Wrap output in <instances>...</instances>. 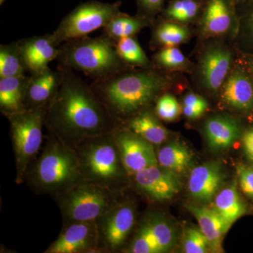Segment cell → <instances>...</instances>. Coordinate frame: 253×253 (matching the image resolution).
<instances>
[{
    "label": "cell",
    "instance_id": "obj_28",
    "mask_svg": "<svg viewBox=\"0 0 253 253\" xmlns=\"http://www.w3.org/2000/svg\"><path fill=\"white\" fill-rule=\"evenodd\" d=\"M154 37L158 44L171 47L179 45L187 41L189 31L185 26L168 20L158 25L155 29Z\"/></svg>",
    "mask_w": 253,
    "mask_h": 253
},
{
    "label": "cell",
    "instance_id": "obj_35",
    "mask_svg": "<svg viewBox=\"0 0 253 253\" xmlns=\"http://www.w3.org/2000/svg\"><path fill=\"white\" fill-rule=\"evenodd\" d=\"M238 181L243 194L253 201V166L239 163L236 166Z\"/></svg>",
    "mask_w": 253,
    "mask_h": 253
},
{
    "label": "cell",
    "instance_id": "obj_39",
    "mask_svg": "<svg viewBox=\"0 0 253 253\" xmlns=\"http://www.w3.org/2000/svg\"><path fill=\"white\" fill-rule=\"evenodd\" d=\"M250 20H251V27H252V31L253 33V10L251 12V16H250Z\"/></svg>",
    "mask_w": 253,
    "mask_h": 253
},
{
    "label": "cell",
    "instance_id": "obj_30",
    "mask_svg": "<svg viewBox=\"0 0 253 253\" xmlns=\"http://www.w3.org/2000/svg\"><path fill=\"white\" fill-rule=\"evenodd\" d=\"M116 43L118 54L125 63L146 69L150 67L151 62L134 37L122 38Z\"/></svg>",
    "mask_w": 253,
    "mask_h": 253
},
{
    "label": "cell",
    "instance_id": "obj_9",
    "mask_svg": "<svg viewBox=\"0 0 253 253\" xmlns=\"http://www.w3.org/2000/svg\"><path fill=\"white\" fill-rule=\"evenodd\" d=\"M129 244L123 252L129 253H163L172 249L176 232L167 217L156 212L143 216Z\"/></svg>",
    "mask_w": 253,
    "mask_h": 253
},
{
    "label": "cell",
    "instance_id": "obj_11",
    "mask_svg": "<svg viewBox=\"0 0 253 253\" xmlns=\"http://www.w3.org/2000/svg\"><path fill=\"white\" fill-rule=\"evenodd\" d=\"M113 135L129 176L145 168L158 165L154 145L129 128L120 126L113 131Z\"/></svg>",
    "mask_w": 253,
    "mask_h": 253
},
{
    "label": "cell",
    "instance_id": "obj_16",
    "mask_svg": "<svg viewBox=\"0 0 253 253\" xmlns=\"http://www.w3.org/2000/svg\"><path fill=\"white\" fill-rule=\"evenodd\" d=\"M26 69L36 74L49 68L53 60L58 59L60 47L51 41L49 35L35 36L17 42Z\"/></svg>",
    "mask_w": 253,
    "mask_h": 253
},
{
    "label": "cell",
    "instance_id": "obj_12",
    "mask_svg": "<svg viewBox=\"0 0 253 253\" xmlns=\"http://www.w3.org/2000/svg\"><path fill=\"white\" fill-rule=\"evenodd\" d=\"M129 181L141 194L156 202L172 199L181 189L178 174L159 165L141 169L129 176Z\"/></svg>",
    "mask_w": 253,
    "mask_h": 253
},
{
    "label": "cell",
    "instance_id": "obj_18",
    "mask_svg": "<svg viewBox=\"0 0 253 253\" xmlns=\"http://www.w3.org/2000/svg\"><path fill=\"white\" fill-rule=\"evenodd\" d=\"M223 101L243 113L253 111V84L244 70L237 67L229 73L222 88Z\"/></svg>",
    "mask_w": 253,
    "mask_h": 253
},
{
    "label": "cell",
    "instance_id": "obj_1",
    "mask_svg": "<svg viewBox=\"0 0 253 253\" xmlns=\"http://www.w3.org/2000/svg\"><path fill=\"white\" fill-rule=\"evenodd\" d=\"M59 71V87L46 108L45 126L50 134L75 149L120 126L91 85L70 68L60 66Z\"/></svg>",
    "mask_w": 253,
    "mask_h": 253
},
{
    "label": "cell",
    "instance_id": "obj_10",
    "mask_svg": "<svg viewBox=\"0 0 253 253\" xmlns=\"http://www.w3.org/2000/svg\"><path fill=\"white\" fill-rule=\"evenodd\" d=\"M136 222L134 205L131 201L119 200L96 221L101 252L123 251Z\"/></svg>",
    "mask_w": 253,
    "mask_h": 253
},
{
    "label": "cell",
    "instance_id": "obj_40",
    "mask_svg": "<svg viewBox=\"0 0 253 253\" xmlns=\"http://www.w3.org/2000/svg\"><path fill=\"white\" fill-rule=\"evenodd\" d=\"M247 158L248 159H249L250 163H251V164H252L253 166V156H247Z\"/></svg>",
    "mask_w": 253,
    "mask_h": 253
},
{
    "label": "cell",
    "instance_id": "obj_33",
    "mask_svg": "<svg viewBox=\"0 0 253 253\" xmlns=\"http://www.w3.org/2000/svg\"><path fill=\"white\" fill-rule=\"evenodd\" d=\"M158 64L168 68H182L187 64V61L180 50L175 46L166 47L156 56Z\"/></svg>",
    "mask_w": 253,
    "mask_h": 253
},
{
    "label": "cell",
    "instance_id": "obj_34",
    "mask_svg": "<svg viewBox=\"0 0 253 253\" xmlns=\"http://www.w3.org/2000/svg\"><path fill=\"white\" fill-rule=\"evenodd\" d=\"M207 101L199 94L190 93L183 101L182 111L184 116L191 120L197 119L207 111Z\"/></svg>",
    "mask_w": 253,
    "mask_h": 253
},
{
    "label": "cell",
    "instance_id": "obj_26",
    "mask_svg": "<svg viewBox=\"0 0 253 253\" xmlns=\"http://www.w3.org/2000/svg\"><path fill=\"white\" fill-rule=\"evenodd\" d=\"M149 23V18L143 16H130L118 13L104 26L105 36L117 42L125 38L134 37Z\"/></svg>",
    "mask_w": 253,
    "mask_h": 253
},
{
    "label": "cell",
    "instance_id": "obj_29",
    "mask_svg": "<svg viewBox=\"0 0 253 253\" xmlns=\"http://www.w3.org/2000/svg\"><path fill=\"white\" fill-rule=\"evenodd\" d=\"M203 6L202 1L199 0H172L165 9L164 14L169 21L189 22L199 16Z\"/></svg>",
    "mask_w": 253,
    "mask_h": 253
},
{
    "label": "cell",
    "instance_id": "obj_22",
    "mask_svg": "<svg viewBox=\"0 0 253 253\" xmlns=\"http://www.w3.org/2000/svg\"><path fill=\"white\" fill-rule=\"evenodd\" d=\"M158 118L149 109L144 110L129 120L126 126L154 146H158L167 140L169 134Z\"/></svg>",
    "mask_w": 253,
    "mask_h": 253
},
{
    "label": "cell",
    "instance_id": "obj_7",
    "mask_svg": "<svg viewBox=\"0 0 253 253\" xmlns=\"http://www.w3.org/2000/svg\"><path fill=\"white\" fill-rule=\"evenodd\" d=\"M46 108L26 109L8 117L16 166V183L24 182L28 166L41 152Z\"/></svg>",
    "mask_w": 253,
    "mask_h": 253
},
{
    "label": "cell",
    "instance_id": "obj_23",
    "mask_svg": "<svg viewBox=\"0 0 253 253\" xmlns=\"http://www.w3.org/2000/svg\"><path fill=\"white\" fill-rule=\"evenodd\" d=\"M28 77L0 78V110L6 117L25 109L24 97Z\"/></svg>",
    "mask_w": 253,
    "mask_h": 253
},
{
    "label": "cell",
    "instance_id": "obj_25",
    "mask_svg": "<svg viewBox=\"0 0 253 253\" xmlns=\"http://www.w3.org/2000/svg\"><path fill=\"white\" fill-rule=\"evenodd\" d=\"M157 158L160 166L179 174L186 172L191 167L194 154L185 144L175 141L158 150Z\"/></svg>",
    "mask_w": 253,
    "mask_h": 253
},
{
    "label": "cell",
    "instance_id": "obj_27",
    "mask_svg": "<svg viewBox=\"0 0 253 253\" xmlns=\"http://www.w3.org/2000/svg\"><path fill=\"white\" fill-rule=\"evenodd\" d=\"M27 71L17 42L0 46V78L24 77Z\"/></svg>",
    "mask_w": 253,
    "mask_h": 253
},
{
    "label": "cell",
    "instance_id": "obj_2",
    "mask_svg": "<svg viewBox=\"0 0 253 253\" xmlns=\"http://www.w3.org/2000/svg\"><path fill=\"white\" fill-rule=\"evenodd\" d=\"M113 119L121 126L159 98L169 80L150 71H120L90 84Z\"/></svg>",
    "mask_w": 253,
    "mask_h": 253
},
{
    "label": "cell",
    "instance_id": "obj_6",
    "mask_svg": "<svg viewBox=\"0 0 253 253\" xmlns=\"http://www.w3.org/2000/svg\"><path fill=\"white\" fill-rule=\"evenodd\" d=\"M121 193L83 181L55 196L63 224L97 221L119 201Z\"/></svg>",
    "mask_w": 253,
    "mask_h": 253
},
{
    "label": "cell",
    "instance_id": "obj_20",
    "mask_svg": "<svg viewBox=\"0 0 253 253\" xmlns=\"http://www.w3.org/2000/svg\"><path fill=\"white\" fill-rule=\"evenodd\" d=\"M188 210L199 222L200 229L208 239L212 253L224 252L223 238L231 226L214 208L190 205L188 206Z\"/></svg>",
    "mask_w": 253,
    "mask_h": 253
},
{
    "label": "cell",
    "instance_id": "obj_5",
    "mask_svg": "<svg viewBox=\"0 0 253 253\" xmlns=\"http://www.w3.org/2000/svg\"><path fill=\"white\" fill-rule=\"evenodd\" d=\"M58 59L61 66L84 73L94 81L123 71L126 63L118 54L116 42L105 35L66 42L60 47Z\"/></svg>",
    "mask_w": 253,
    "mask_h": 253
},
{
    "label": "cell",
    "instance_id": "obj_19",
    "mask_svg": "<svg viewBox=\"0 0 253 253\" xmlns=\"http://www.w3.org/2000/svg\"><path fill=\"white\" fill-rule=\"evenodd\" d=\"M204 134L210 149L219 152L229 149L239 139L241 126L235 118L215 116L205 123Z\"/></svg>",
    "mask_w": 253,
    "mask_h": 253
},
{
    "label": "cell",
    "instance_id": "obj_17",
    "mask_svg": "<svg viewBox=\"0 0 253 253\" xmlns=\"http://www.w3.org/2000/svg\"><path fill=\"white\" fill-rule=\"evenodd\" d=\"M61 81L60 71L46 68L28 77L25 91V109L47 107L54 97Z\"/></svg>",
    "mask_w": 253,
    "mask_h": 253
},
{
    "label": "cell",
    "instance_id": "obj_37",
    "mask_svg": "<svg viewBox=\"0 0 253 253\" xmlns=\"http://www.w3.org/2000/svg\"><path fill=\"white\" fill-rule=\"evenodd\" d=\"M242 142L246 156H253V129L245 133L242 137Z\"/></svg>",
    "mask_w": 253,
    "mask_h": 253
},
{
    "label": "cell",
    "instance_id": "obj_21",
    "mask_svg": "<svg viewBox=\"0 0 253 253\" xmlns=\"http://www.w3.org/2000/svg\"><path fill=\"white\" fill-rule=\"evenodd\" d=\"M234 0H208L202 16L203 31L209 36H221L233 22Z\"/></svg>",
    "mask_w": 253,
    "mask_h": 253
},
{
    "label": "cell",
    "instance_id": "obj_14",
    "mask_svg": "<svg viewBox=\"0 0 253 253\" xmlns=\"http://www.w3.org/2000/svg\"><path fill=\"white\" fill-rule=\"evenodd\" d=\"M232 63L229 48L222 44L208 46L199 63V78L205 89L212 93L221 90L228 77Z\"/></svg>",
    "mask_w": 253,
    "mask_h": 253
},
{
    "label": "cell",
    "instance_id": "obj_38",
    "mask_svg": "<svg viewBox=\"0 0 253 253\" xmlns=\"http://www.w3.org/2000/svg\"><path fill=\"white\" fill-rule=\"evenodd\" d=\"M249 66L250 69H251V73H252L253 76V59L250 60Z\"/></svg>",
    "mask_w": 253,
    "mask_h": 253
},
{
    "label": "cell",
    "instance_id": "obj_36",
    "mask_svg": "<svg viewBox=\"0 0 253 253\" xmlns=\"http://www.w3.org/2000/svg\"><path fill=\"white\" fill-rule=\"evenodd\" d=\"M139 9V16L150 18L163 9L165 0H136Z\"/></svg>",
    "mask_w": 253,
    "mask_h": 253
},
{
    "label": "cell",
    "instance_id": "obj_24",
    "mask_svg": "<svg viewBox=\"0 0 253 253\" xmlns=\"http://www.w3.org/2000/svg\"><path fill=\"white\" fill-rule=\"evenodd\" d=\"M213 208L230 226L249 212L248 206L240 196L236 182L218 192Z\"/></svg>",
    "mask_w": 253,
    "mask_h": 253
},
{
    "label": "cell",
    "instance_id": "obj_13",
    "mask_svg": "<svg viewBox=\"0 0 253 253\" xmlns=\"http://www.w3.org/2000/svg\"><path fill=\"white\" fill-rule=\"evenodd\" d=\"M99 235L96 221L63 224L57 239L44 253H98Z\"/></svg>",
    "mask_w": 253,
    "mask_h": 253
},
{
    "label": "cell",
    "instance_id": "obj_8",
    "mask_svg": "<svg viewBox=\"0 0 253 253\" xmlns=\"http://www.w3.org/2000/svg\"><path fill=\"white\" fill-rule=\"evenodd\" d=\"M121 1L114 3L88 1L81 3L66 15L59 26L49 34L56 46L62 43L86 37L91 32L104 28L120 11Z\"/></svg>",
    "mask_w": 253,
    "mask_h": 253
},
{
    "label": "cell",
    "instance_id": "obj_31",
    "mask_svg": "<svg viewBox=\"0 0 253 253\" xmlns=\"http://www.w3.org/2000/svg\"><path fill=\"white\" fill-rule=\"evenodd\" d=\"M183 251L186 253H207L212 252L209 242L201 229L189 228L183 240Z\"/></svg>",
    "mask_w": 253,
    "mask_h": 253
},
{
    "label": "cell",
    "instance_id": "obj_4",
    "mask_svg": "<svg viewBox=\"0 0 253 253\" xmlns=\"http://www.w3.org/2000/svg\"><path fill=\"white\" fill-rule=\"evenodd\" d=\"M84 181L121 193L129 180L113 132L83 141L74 149Z\"/></svg>",
    "mask_w": 253,
    "mask_h": 253
},
{
    "label": "cell",
    "instance_id": "obj_41",
    "mask_svg": "<svg viewBox=\"0 0 253 253\" xmlns=\"http://www.w3.org/2000/svg\"><path fill=\"white\" fill-rule=\"evenodd\" d=\"M5 1H6V0H0V4H4Z\"/></svg>",
    "mask_w": 253,
    "mask_h": 253
},
{
    "label": "cell",
    "instance_id": "obj_15",
    "mask_svg": "<svg viewBox=\"0 0 253 253\" xmlns=\"http://www.w3.org/2000/svg\"><path fill=\"white\" fill-rule=\"evenodd\" d=\"M226 175L219 163L208 162L194 168L190 174L188 189L193 199L200 203H209L214 200Z\"/></svg>",
    "mask_w": 253,
    "mask_h": 253
},
{
    "label": "cell",
    "instance_id": "obj_3",
    "mask_svg": "<svg viewBox=\"0 0 253 253\" xmlns=\"http://www.w3.org/2000/svg\"><path fill=\"white\" fill-rule=\"evenodd\" d=\"M84 181L76 150L50 134L28 166L24 182L36 194L55 197Z\"/></svg>",
    "mask_w": 253,
    "mask_h": 253
},
{
    "label": "cell",
    "instance_id": "obj_32",
    "mask_svg": "<svg viewBox=\"0 0 253 253\" xmlns=\"http://www.w3.org/2000/svg\"><path fill=\"white\" fill-rule=\"evenodd\" d=\"M180 112V106L172 95H161L156 100V114L160 119L171 122L178 118Z\"/></svg>",
    "mask_w": 253,
    "mask_h": 253
}]
</instances>
